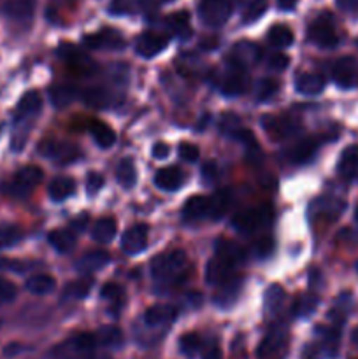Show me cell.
<instances>
[{"instance_id":"obj_35","label":"cell","mask_w":358,"mask_h":359,"mask_svg":"<svg viewBox=\"0 0 358 359\" xmlns=\"http://www.w3.org/2000/svg\"><path fill=\"white\" fill-rule=\"evenodd\" d=\"M116 179H118L119 184L126 189L135 186L137 174H135V167H133L132 158H123V160L119 161L118 168H116Z\"/></svg>"},{"instance_id":"obj_50","label":"cell","mask_w":358,"mask_h":359,"mask_svg":"<svg viewBox=\"0 0 358 359\" xmlns=\"http://www.w3.org/2000/svg\"><path fill=\"white\" fill-rule=\"evenodd\" d=\"M179 156L185 161H188V163H193V161L199 160V147L195 144L181 142L179 144Z\"/></svg>"},{"instance_id":"obj_18","label":"cell","mask_w":358,"mask_h":359,"mask_svg":"<svg viewBox=\"0 0 358 359\" xmlns=\"http://www.w3.org/2000/svg\"><path fill=\"white\" fill-rule=\"evenodd\" d=\"M246 90V74L244 69H239L234 67L227 76L223 77V83H221V91H223L227 97H239L241 93H244Z\"/></svg>"},{"instance_id":"obj_41","label":"cell","mask_w":358,"mask_h":359,"mask_svg":"<svg viewBox=\"0 0 358 359\" xmlns=\"http://www.w3.org/2000/svg\"><path fill=\"white\" fill-rule=\"evenodd\" d=\"M83 100L93 109H105L109 105V93L104 88H88L83 93Z\"/></svg>"},{"instance_id":"obj_46","label":"cell","mask_w":358,"mask_h":359,"mask_svg":"<svg viewBox=\"0 0 358 359\" xmlns=\"http://www.w3.org/2000/svg\"><path fill=\"white\" fill-rule=\"evenodd\" d=\"M279 90V83L274 79H260L258 84H256V98L260 102L269 100V98L274 97V93Z\"/></svg>"},{"instance_id":"obj_22","label":"cell","mask_w":358,"mask_h":359,"mask_svg":"<svg viewBox=\"0 0 358 359\" xmlns=\"http://www.w3.org/2000/svg\"><path fill=\"white\" fill-rule=\"evenodd\" d=\"M209 214V198L207 196H192L183 207V217L186 221H197Z\"/></svg>"},{"instance_id":"obj_17","label":"cell","mask_w":358,"mask_h":359,"mask_svg":"<svg viewBox=\"0 0 358 359\" xmlns=\"http://www.w3.org/2000/svg\"><path fill=\"white\" fill-rule=\"evenodd\" d=\"M185 175L183 172L179 170L178 167H168V168H161V170L157 172L154 175V184L158 186L164 191H175L183 186L185 182Z\"/></svg>"},{"instance_id":"obj_55","label":"cell","mask_w":358,"mask_h":359,"mask_svg":"<svg viewBox=\"0 0 358 359\" xmlns=\"http://www.w3.org/2000/svg\"><path fill=\"white\" fill-rule=\"evenodd\" d=\"M339 9H343L344 13L350 14H358V0H336Z\"/></svg>"},{"instance_id":"obj_47","label":"cell","mask_w":358,"mask_h":359,"mask_svg":"<svg viewBox=\"0 0 358 359\" xmlns=\"http://www.w3.org/2000/svg\"><path fill=\"white\" fill-rule=\"evenodd\" d=\"M100 297L104 298V300L112 302V304H118V302H121L123 297H125V290H123L119 284L109 283L104 284V287H102L100 291Z\"/></svg>"},{"instance_id":"obj_1","label":"cell","mask_w":358,"mask_h":359,"mask_svg":"<svg viewBox=\"0 0 358 359\" xmlns=\"http://www.w3.org/2000/svg\"><path fill=\"white\" fill-rule=\"evenodd\" d=\"M242 249L230 241H220L216 244V255L206 266V283L218 286L230 277L235 266L242 263Z\"/></svg>"},{"instance_id":"obj_51","label":"cell","mask_w":358,"mask_h":359,"mask_svg":"<svg viewBox=\"0 0 358 359\" xmlns=\"http://www.w3.org/2000/svg\"><path fill=\"white\" fill-rule=\"evenodd\" d=\"M239 123H241V119H239L237 116L225 114L223 118H221V123H220L221 132L228 133V135H232V133H234L235 130H239Z\"/></svg>"},{"instance_id":"obj_9","label":"cell","mask_w":358,"mask_h":359,"mask_svg":"<svg viewBox=\"0 0 358 359\" xmlns=\"http://www.w3.org/2000/svg\"><path fill=\"white\" fill-rule=\"evenodd\" d=\"M332 77L336 84L344 90L358 86V60L353 56H344L333 63Z\"/></svg>"},{"instance_id":"obj_23","label":"cell","mask_w":358,"mask_h":359,"mask_svg":"<svg viewBox=\"0 0 358 359\" xmlns=\"http://www.w3.org/2000/svg\"><path fill=\"white\" fill-rule=\"evenodd\" d=\"M109 263V255L105 251H91L86 252L83 258L77 262V270L81 273H93L100 270Z\"/></svg>"},{"instance_id":"obj_43","label":"cell","mask_w":358,"mask_h":359,"mask_svg":"<svg viewBox=\"0 0 358 359\" xmlns=\"http://www.w3.org/2000/svg\"><path fill=\"white\" fill-rule=\"evenodd\" d=\"M318 305V298L314 294H304V297L297 298L293 305V316L297 318H304V316H311L316 311Z\"/></svg>"},{"instance_id":"obj_30","label":"cell","mask_w":358,"mask_h":359,"mask_svg":"<svg viewBox=\"0 0 358 359\" xmlns=\"http://www.w3.org/2000/svg\"><path fill=\"white\" fill-rule=\"evenodd\" d=\"M48 241L60 255H67L76 248V235L69 230H53L48 235Z\"/></svg>"},{"instance_id":"obj_49","label":"cell","mask_w":358,"mask_h":359,"mask_svg":"<svg viewBox=\"0 0 358 359\" xmlns=\"http://www.w3.org/2000/svg\"><path fill=\"white\" fill-rule=\"evenodd\" d=\"M16 298V286L11 280L0 277V304H9Z\"/></svg>"},{"instance_id":"obj_16","label":"cell","mask_w":358,"mask_h":359,"mask_svg":"<svg viewBox=\"0 0 358 359\" xmlns=\"http://www.w3.org/2000/svg\"><path fill=\"white\" fill-rule=\"evenodd\" d=\"M175 309L171 305H153L144 312V323L153 328H160V326L168 325L175 319Z\"/></svg>"},{"instance_id":"obj_2","label":"cell","mask_w":358,"mask_h":359,"mask_svg":"<svg viewBox=\"0 0 358 359\" xmlns=\"http://www.w3.org/2000/svg\"><path fill=\"white\" fill-rule=\"evenodd\" d=\"M188 272V258L183 251L164 252L151 262V273L164 284H178Z\"/></svg>"},{"instance_id":"obj_27","label":"cell","mask_w":358,"mask_h":359,"mask_svg":"<svg viewBox=\"0 0 358 359\" xmlns=\"http://www.w3.org/2000/svg\"><path fill=\"white\" fill-rule=\"evenodd\" d=\"M42 100L39 97L37 91H28L21 97L20 104L16 107V118L18 119H25L30 118V116H35L39 111H41Z\"/></svg>"},{"instance_id":"obj_5","label":"cell","mask_w":358,"mask_h":359,"mask_svg":"<svg viewBox=\"0 0 358 359\" xmlns=\"http://www.w3.org/2000/svg\"><path fill=\"white\" fill-rule=\"evenodd\" d=\"M309 41L321 49H332L339 44L333 20L330 14H321L309 27Z\"/></svg>"},{"instance_id":"obj_25","label":"cell","mask_w":358,"mask_h":359,"mask_svg":"<svg viewBox=\"0 0 358 359\" xmlns=\"http://www.w3.org/2000/svg\"><path fill=\"white\" fill-rule=\"evenodd\" d=\"M74 191H76V182L70 177H56L49 184V198L53 202H63V200L70 198Z\"/></svg>"},{"instance_id":"obj_21","label":"cell","mask_w":358,"mask_h":359,"mask_svg":"<svg viewBox=\"0 0 358 359\" xmlns=\"http://www.w3.org/2000/svg\"><path fill=\"white\" fill-rule=\"evenodd\" d=\"M232 205V189L223 188L218 193H214L213 198H209V214L211 219H220L227 214V210Z\"/></svg>"},{"instance_id":"obj_45","label":"cell","mask_w":358,"mask_h":359,"mask_svg":"<svg viewBox=\"0 0 358 359\" xmlns=\"http://www.w3.org/2000/svg\"><path fill=\"white\" fill-rule=\"evenodd\" d=\"M21 230L18 226H0V249L11 248L21 241Z\"/></svg>"},{"instance_id":"obj_20","label":"cell","mask_w":358,"mask_h":359,"mask_svg":"<svg viewBox=\"0 0 358 359\" xmlns=\"http://www.w3.org/2000/svg\"><path fill=\"white\" fill-rule=\"evenodd\" d=\"M154 0H112L109 6V13L114 16H125V14L139 13V11L151 9Z\"/></svg>"},{"instance_id":"obj_58","label":"cell","mask_w":358,"mask_h":359,"mask_svg":"<svg viewBox=\"0 0 358 359\" xmlns=\"http://www.w3.org/2000/svg\"><path fill=\"white\" fill-rule=\"evenodd\" d=\"M298 0H277V6L283 11H293L297 7Z\"/></svg>"},{"instance_id":"obj_3","label":"cell","mask_w":358,"mask_h":359,"mask_svg":"<svg viewBox=\"0 0 358 359\" xmlns=\"http://www.w3.org/2000/svg\"><path fill=\"white\" fill-rule=\"evenodd\" d=\"M56 53H58V56L63 62L69 63V69L72 70V72H76L77 76L86 77L95 74V70H97V63H95L86 53L81 51L77 46L69 44V42H62V44L58 46V49H56Z\"/></svg>"},{"instance_id":"obj_31","label":"cell","mask_w":358,"mask_h":359,"mask_svg":"<svg viewBox=\"0 0 358 359\" xmlns=\"http://www.w3.org/2000/svg\"><path fill=\"white\" fill-rule=\"evenodd\" d=\"M316 149H318V144L312 139L300 140L298 144H295L290 149L288 156L293 163H307L309 160H312V156L316 154Z\"/></svg>"},{"instance_id":"obj_13","label":"cell","mask_w":358,"mask_h":359,"mask_svg":"<svg viewBox=\"0 0 358 359\" xmlns=\"http://www.w3.org/2000/svg\"><path fill=\"white\" fill-rule=\"evenodd\" d=\"M168 46V37L161 34H154V32H146L140 35L135 42V51L139 53L142 58H153L158 53L164 51Z\"/></svg>"},{"instance_id":"obj_15","label":"cell","mask_w":358,"mask_h":359,"mask_svg":"<svg viewBox=\"0 0 358 359\" xmlns=\"http://www.w3.org/2000/svg\"><path fill=\"white\" fill-rule=\"evenodd\" d=\"M262 125L272 139H286L298 132L297 123L288 118H265L262 119Z\"/></svg>"},{"instance_id":"obj_24","label":"cell","mask_w":358,"mask_h":359,"mask_svg":"<svg viewBox=\"0 0 358 359\" xmlns=\"http://www.w3.org/2000/svg\"><path fill=\"white\" fill-rule=\"evenodd\" d=\"M90 133L91 137H93V140L97 142L98 147H102V149H107V147H111L112 144L116 142V133L114 130L111 128V126H107L105 123L102 121H90Z\"/></svg>"},{"instance_id":"obj_38","label":"cell","mask_w":358,"mask_h":359,"mask_svg":"<svg viewBox=\"0 0 358 359\" xmlns=\"http://www.w3.org/2000/svg\"><path fill=\"white\" fill-rule=\"evenodd\" d=\"M267 11V0H241V13L244 23L256 21Z\"/></svg>"},{"instance_id":"obj_6","label":"cell","mask_w":358,"mask_h":359,"mask_svg":"<svg viewBox=\"0 0 358 359\" xmlns=\"http://www.w3.org/2000/svg\"><path fill=\"white\" fill-rule=\"evenodd\" d=\"M270 219H272V209L269 205H260L258 209L244 210V212H239L237 216H234L232 226L239 233H253L258 228L269 224Z\"/></svg>"},{"instance_id":"obj_44","label":"cell","mask_w":358,"mask_h":359,"mask_svg":"<svg viewBox=\"0 0 358 359\" xmlns=\"http://www.w3.org/2000/svg\"><path fill=\"white\" fill-rule=\"evenodd\" d=\"M284 302V291L281 286H270L265 293V311L269 314L279 311Z\"/></svg>"},{"instance_id":"obj_57","label":"cell","mask_w":358,"mask_h":359,"mask_svg":"<svg viewBox=\"0 0 358 359\" xmlns=\"http://www.w3.org/2000/svg\"><path fill=\"white\" fill-rule=\"evenodd\" d=\"M202 359H221V351L218 349L216 346H211L209 349H207L206 353H204Z\"/></svg>"},{"instance_id":"obj_8","label":"cell","mask_w":358,"mask_h":359,"mask_svg":"<svg viewBox=\"0 0 358 359\" xmlns=\"http://www.w3.org/2000/svg\"><path fill=\"white\" fill-rule=\"evenodd\" d=\"M286 328H284V326H276V328H272L265 337H263L256 354H258L260 359H276L277 356H281V354L284 353V349H286Z\"/></svg>"},{"instance_id":"obj_14","label":"cell","mask_w":358,"mask_h":359,"mask_svg":"<svg viewBox=\"0 0 358 359\" xmlns=\"http://www.w3.org/2000/svg\"><path fill=\"white\" fill-rule=\"evenodd\" d=\"M147 245V226L146 224H135L123 233L121 249L126 255H137L142 252Z\"/></svg>"},{"instance_id":"obj_32","label":"cell","mask_w":358,"mask_h":359,"mask_svg":"<svg viewBox=\"0 0 358 359\" xmlns=\"http://www.w3.org/2000/svg\"><path fill=\"white\" fill-rule=\"evenodd\" d=\"M116 230H118V226H116L114 217H102V219H98L97 223H95L91 237H93V241L98 242V244H109V242L114 238Z\"/></svg>"},{"instance_id":"obj_29","label":"cell","mask_w":358,"mask_h":359,"mask_svg":"<svg viewBox=\"0 0 358 359\" xmlns=\"http://www.w3.org/2000/svg\"><path fill=\"white\" fill-rule=\"evenodd\" d=\"M35 9V0H7L4 11L13 20H28Z\"/></svg>"},{"instance_id":"obj_28","label":"cell","mask_w":358,"mask_h":359,"mask_svg":"<svg viewBox=\"0 0 358 359\" xmlns=\"http://www.w3.org/2000/svg\"><path fill=\"white\" fill-rule=\"evenodd\" d=\"M339 174L344 179H353L358 175V146H350L344 149L339 160Z\"/></svg>"},{"instance_id":"obj_34","label":"cell","mask_w":358,"mask_h":359,"mask_svg":"<svg viewBox=\"0 0 358 359\" xmlns=\"http://www.w3.org/2000/svg\"><path fill=\"white\" fill-rule=\"evenodd\" d=\"M76 97L77 91L72 86H67V84H56L49 90V100L56 109L67 107L69 104H72Z\"/></svg>"},{"instance_id":"obj_52","label":"cell","mask_w":358,"mask_h":359,"mask_svg":"<svg viewBox=\"0 0 358 359\" xmlns=\"http://www.w3.org/2000/svg\"><path fill=\"white\" fill-rule=\"evenodd\" d=\"M102 186H104V177L100 174H97V172H91L86 179V191L90 195H95V193L100 191Z\"/></svg>"},{"instance_id":"obj_11","label":"cell","mask_w":358,"mask_h":359,"mask_svg":"<svg viewBox=\"0 0 358 359\" xmlns=\"http://www.w3.org/2000/svg\"><path fill=\"white\" fill-rule=\"evenodd\" d=\"M84 44L91 49H109V51H119L125 48V39L118 30L104 28L97 34H90L84 37Z\"/></svg>"},{"instance_id":"obj_36","label":"cell","mask_w":358,"mask_h":359,"mask_svg":"<svg viewBox=\"0 0 358 359\" xmlns=\"http://www.w3.org/2000/svg\"><path fill=\"white\" fill-rule=\"evenodd\" d=\"M167 28L179 39H188L192 35L188 13H174L167 18Z\"/></svg>"},{"instance_id":"obj_37","label":"cell","mask_w":358,"mask_h":359,"mask_svg":"<svg viewBox=\"0 0 358 359\" xmlns=\"http://www.w3.org/2000/svg\"><path fill=\"white\" fill-rule=\"evenodd\" d=\"M27 291H30L32 294H48L51 293L56 287V280L53 279L51 276H46V273H41V276H34L27 280L25 284Z\"/></svg>"},{"instance_id":"obj_60","label":"cell","mask_w":358,"mask_h":359,"mask_svg":"<svg viewBox=\"0 0 358 359\" xmlns=\"http://www.w3.org/2000/svg\"><path fill=\"white\" fill-rule=\"evenodd\" d=\"M351 339H353V344H354V346H358V328L354 330V332H353V337H351Z\"/></svg>"},{"instance_id":"obj_56","label":"cell","mask_w":358,"mask_h":359,"mask_svg":"<svg viewBox=\"0 0 358 359\" xmlns=\"http://www.w3.org/2000/svg\"><path fill=\"white\" fill-rule=\"evenodd\" d=\"M151 154H153L157 160H165V158L168 156V146L164 142H157L153 146V149H151Z\"/></svg>"},{"instance_id":"obj_7","label":"cell","mask_w":358,"mask_h":359,"mask_svg":"<svg viewBox=\"0 0 358 359\" xmlns=\"http://www.w3.org/2000/svg\"><path fill=\"white\" fill-rule=\"evenodd\" d=\"M39 153L46 156L48 160L56 161V163L67 165L70 161L79 158V149L74 144L63 142V140L56 139H46L39 144Z\"/></svg>"},{"instance_id":"obj_39","label":"cell","mask_w":358,"mask_h":359,"mask_svg":"<svg viewBox=\"0 0 358 359\" xmlns=\"http://www.w3.org/2000/svg\"><path fill=\"white\" fill-rule=\"evenodd\" d=\"M97 342L104 347H111L116 349L123 344V333L121 330L116 326H102L97 333Z\"/></svg>"},{"instance_id":"obj_59","label":"cell","mask_w":358,"mask_h":359,"mask_svg":"<svg viewBox=\"0 0 358 359\" xmlns=\"http://www.w3.org/2000/svg\"><path fill=\"white\" fill-rule=\"evenodd\" d=\"M86 219H88V216L86 214H83V219H81V217H77V219L74 221V226H76L77 230H84V226H86Z\"/></svg>"},{"instance_id":"obj_54","label":"cell","mask_w":358,"mask_h":359,"mask_svg":"<svg viewBox=\"0 0 358 359\" xmlns=\"http://www.w3.org/2000/svg\"><path fill=\"white\" fill-rule=\"evenodd\" d=\"M218 177V168L214 161H206L202 165V179L206 184H213Z\"/></svg>"},{"instance_id":"obj_19","label":"cell","mask_w":358,"mask_h":359,"mask_svg":"<svg viewBox=\"0 0 358 359\" xmlns=\"http://www.w3.org/2000/svg\"><path fill=\"white\" fill-rule=\"evenodd\" d=\"M241 287H242L241 277H228L227 280H223V283H221V291L216 294V298H214L218 307H230V305L235 302V298L239 297Z\"/></svg>"},{"instance_id":"obj_48","label":"cell","mask_w":358,"mask_h":359,"mask_svg":"<svg viewBox=\"0 0 358 359\" xmlns=\"http://www.w3.org/2000/svg\"><path fill=\"white\" fill-rule=\"evenodd\" d=\"M274 251V241L270 237H262L255 242L253 245V252H255L256 258H267V256L272 255Z\"/></svg>"},{"instance_id":"obj_12","label":"cell","mask_w":358,"mask_h":359,"mask_svg":"<svg viewBox=\"0 0 358 359\" xmlns=\"http://www.w3.org/2000/svg\"><path fill=\"white\" fill-rule=\"evenodd\" d=\"M262 56V49L258 48L253 42H239L232 48L230 51V62L234 67H239V69H246V67L255 65L256 62Z\"/></svg>"},{"instance_id":"obj_53","label":"cell","mask_w":358,"mask_h":359,"mask_svg":"<svg viewBox=\"0 0 358 359\" xmlns=\"http://www.w3.org/2000/svg\"><path fill=\"white\" fill-rule=\"evenodd\" d=\"M288 63H290V58L286 55H283V53H274L269 58V69L279 70L281 72V70L286 69Z\"/></svg>"},{"instance_id":"obj_42","label":"cell","mask_w":358,"mask_h":359,"mask_svg":"<svg viewBox=\"0 0 358 359\" xmlns=\"http://www.w3.org/2000/svg\"><path fill=\"white\" fill-rule=\"evenodd\" d=\"M91 279H77L74 283L67 284L65 291H63V297L65 298H74V300H81V298L88 297L91 290Z\"/></svg>"},{"instance_id":"obj_40","label":"cell","mask_w":358,"mask_h":359,"mask_svg":"<svg viewBox=\"0 0 358 359\" xmlns=\"http://www.w3.org/2000/svg\"><path fill=\"white\" fill-rule=\"evenodd\" d=\"M200 349H202V340L197 333H185L179 339V351H181L183 356L192 359L199 354Z\"/></svg>"},{"instance_id":"obj_61","label":"cell","mask_w":358,"mask_h":359,"mask_svg":"<svg viewBox=\"0 0 358 359\" xmlns=\"http://www.w3.org/2000/svg\"><path fill=\"white\" fill-rule=\"evenodd\" d=\"M354 217H357V221H358V207H357V212H354Z\"/></svg>"},{"instance_id":"obj_4","label":"cell","mask_w":358,"mask_h":359,"mask_svg":"<svg viewBox=\"0 0 358 359\" xmlns=\"http://www.w3.org/2000/svg\"><path fill=\"white\" fill-rule=\"evenodd\" d=\"M232 0H200L199 18L207 27H223L232 14Z\"/></svg>"},{"instance_id":"obj_26","label":"cell","mask_w":358,"mask_h":359,"mask_svg":"<svg viewBox=\"0 0 358 359\" xmlns=\"http://www.w3.org/2000/svg\"><path fill=\"white\" fill-rule=\"evenodd\" d=\"M295 86L302 95H318L325 88V79L319 74H302L297 77Z\"/></svg>"},{"instance_id":"obj_33","label":"cell","mask_w":358,"mask_h":359,"mask_svg":"<svg viewBox=\"0 0 358 359\" xmlns=\"http://www.w3.org/2000/svg\"><path fill=\"white\" fill-rule=\"evenodd\" d=\"M267 41L270 46L277 49L290 48L293 44V32L286 27V25H274L269 32H267Z\"/></svg>"},{"instance_id":"obj_10","label":"cell","mask_w":358,"mask_h":359,"mask_svg":"<svg viewBox=\"0 0 358 359\" xmlns=\"http://www.w3.org/2000/svg\"><path fill=\"white\" fill-rule=\"evenodd\" d=\"M41 181H42V170L39 167L30 165V167L21 168V170H18V174L14 175L13 184L9 186V195L23 198V196H27L28 193H30Z\"/></svg>"}]
</instances>
